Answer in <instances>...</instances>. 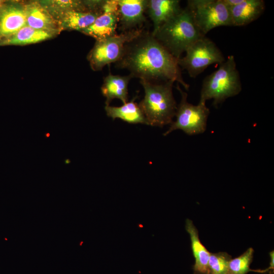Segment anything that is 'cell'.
Instances as JSON below:
<instances>
[{
  "label": "cell",
  "instance_id": "obj_9",
  "mask_svg": "<svg viewBox=\"0 0 274 274\" xmlns=\"http://www.w3.org/2000/svg\"><path fill=\"white\" fill-rule=\"evenodd\" d=\"M118 22V0H106L102 13L90 26L81 31L100 41L117 34Z\"/></svg>",
  "mask_w": 274,
  "mask_h": 274
},
{
  "label": "cell",
  "instance_id": "obj_8",
  "mask_svg": "<svg viewBox=\"0 0 274 274\" xmlns=\"http://www.w3.org/2000/svg\"><path fill=\"white\" fill-rule=\"evenodd\" d=\"M144 28L122 32L96 42L88 55L92 67L101 70L105 65L117 62L121 58L125 44L140 35Z\"/></svg>",
  "mask_w": 274,
  "mask_h": 274
},
{
  "label": "cell",
  "instance_id": "obj_6",
  "mask_svg": "<svg viewBox=\"0 0 274 274\" xmlns=\"http://www.w3.org/2000/svg\"><path fill=\"white\" fill-rule=\"evenodd\" d=\"M176 88L181 95L175 114L176 119L163 135L166 136L177 129H181L190 135L203 133L207 128L210 114L206 103L199 101L197 105H194L188 102L187 93L181 89L178 83Z\"/></svg>",
  "mask_w": 274,
  "mask_h": 274
},
{
  "label": "cell",
  "instance_id": "obj_20",
  "mask_svg": "<svg viewBox=\"0 0 274 274\" xmlns=\"http://www.w3.org/2000/svg\"><path fill=\"white\" fill-rule=\"evenodd\" d=\"M254 250L252 248L248 249L239 256L231 259L228 265V274H247L252 271L250 269L252 261Z\"/></svg>",
  "mask_w": 274,
  "mask_h": 274
},
{
  "label": "cell",
  "instance_id": "obj_23",
  "mask_svg": "<svg viewBox=\"0 0 274 274\" xmlns=\"http://www.w3.org/2000/svg\"><path fill=\"white\" fill-rule=\"evenodd\" d=\"M244 0H223V2L229 9L241 4Z\"/></svg>",
  "mask_w": 274,
  "mask_h": 274
},
{
  "label": "cell",
  "instance_id": "obj_19",
  "mask_svg": "<svg viewBox=\"0 0 274 274\" xmlns=\"http://www.w3.org/2000/svg\"><path fill=\"white\" fill-rule=\"evenodd\" d=\"M54 35L25 25L15 34L0 42V46L37 43L51 38Z\"/></svg>",
  "mask_w": 274,
  "mask_h": 274
},
{
  "label": "cell",
  "instance_id": "obj_5",
  "mask_svg": "<svg viewBox=\"0 0 274 274\" xmlns=\"http://www.w3.org/2000/svg\"><path fill=\"white\" fill-rule=\"evenodd\" d=\"M185 53L178 60V64L192 78H196L210 65L220 64L225 60L216 44L206 36L195 41Z\"/></svg>",
  "mask_w": 274,
  "mask_h": 274
},
{
  "label": "cell",
  "instance_id": "obj_13",
  "mask_svg": "<svg viewBox=\"0 0 274 274\" xmlns=\"http://www.w3.org/2000/svg\"><path fill=\"white\" fill-rule=\"evenodd\" d=\"M182 9L179 0H147L146 12L153 23L154 33L164 22Z\"/></svg>",
  "mask_w": 274,
  "mask_h": 274
},
{
  "label": "cell",
  "instance_id": "obj_1",
  "mask_svg": "<svg viewBox=\"0 0 274 274\" xmlns=\"http://www.w3.org/2000/svg\"><path fill=\"white\" fill-rule=\"evenodd\" d=\"M178 60L151 32L143 30L125 44L116 63L117 67L129 71L132 78L151 82H176L188 90L189 85L184 81Z\"/></svg>",
  "mask_w": 274,
  "mask_h": 274
},
{
  "label": "cell",
  "instance_id": "obj_3",
  "mask_svg": "<svg viewBox=\"0 0 274 274\" xmlns=\"http://www.w3.org/2000/svg\"><path fill=\"white\" fill-rule=\"evenodd\" d=\"M174 83L167 81L157 83L140 80L145 95L139 105L148 125L163 127L173 122L177 108L173 93Z\"/></svg>",
  "mask_w": 274,
  "mask_h": 274
},
{
  "label": "cell",
  "instance_id": "obj_2",
  "mask_svg": "<svg viewBox=\"0 0 274 274\" xmlns=\"http://www.w3.org/2000/svg\"><path fill=\"white\" fill-rule=\"evenodd\" d=\"M152 35L177 59L195 41L205 36L195 25L186 7Z\"/></svg>",
  "mask_w": 274,
  "mask_h": 274
},
{
  "label": "cell",
  "instance_id": "obj_12",
  "mask_svg": "<svg viewBox=\"0 0 274 274\" xmlns=\"http://www.w3.org/2000/svg\"><path fill=\"white\" fill-rule=\"evenodd\" d=\"M26 25L34 29L55 35L62 27L60 23L47 8L38 2L30 3L24 6Z\"/></svg>",
  "mask_w": 274,
  "mask_h": 274
},
{
  "label": "cell",
  "instance_id": "obj_21",
  "mask_svg": "<svg viewBox=\"0 0 274 274\" xmlns=\"http://www.w3.org/2000/svg\"><path fill=\"white\" fill-rule=\"evenodd\" d=\"M231 257L226 252L210 253L208 274H228V265Z\"/></svg>",
  "mask_w": 274,
  "mask_h": 274
},
{
  "label": "cell",
  "instance_id": "obj_17",
  "mask_svg": "<svg viewBox=\"0 0 274 274\" xmlns=\"http://www.w3.org/2000/svg\"><path fill=\"white\" fill-rule=\"evenodd\" d=\"M138 96L120 107L106 106L105 111L109 117L114 120L119 118L130 124L141 123L148 125L147 120L139 104L134 101Z\"/></svg>",
  "mask_w": 274,
  "mask_h": 274
},
{
  "label": "cell",
  "instance_id": "obj_16",
  "mask_svg": "<svg viewBox=\"0 0 274 274\" xmlns=\"http://www.w3.org/2000/svg\"><path fill=\"white\" fill-rule=\"evenodd\" d=\"M185 229L189 233L191 249L195 259L194 274H208V264L210 253L203 245L199 238L198 232L193 222L187 219Z\"/></svg>",
  "mask_w": 274,
  "mask_h": 274
},
{
  "label": "cell",
  "instance_id": "obj_22",
  "mask_svg": "<svg viewBox=\"0 0 274 274\" xmlns=\"http://www.w3.org/2000/svg\"><path fill=\"white\" fill-rule=\"evenodd\" d=\"M270 258V261L269 263V266L268 268L265 269V270H254L256 271L257 272H269L270 274H272V273H273V269H274V252L273 251H271L269 253Z\"/></svg>",
  "mask_w": 274,
  "mask_h": 274
},
{
  "label": "cell",
  "instance_id": "obj_7",
  "mask_svg": "<svg viewBox=\"0 0 274 274\" xmlns=\"http://www.w3.org/2000/svg\"><path fill=\"white\" fill-rule=\"evenodd\" d=\"M186 7L204 36L215 28L231 26L229 9L223 0H188Z\"/></svg>",
  "mask_w": 274,
  "mask_h": 274
},
{
  "label": "cell",
  "instance_id": "obj_14",
  "mask_svg": "<svg viewBox=\"0 0 274 274\" xmlns=\"http://www.w3.org/2000/svg\"><path fill=\"white\" fill-rule=\"evenodd\" d=\"M265 8L263 0H244L240 4L229 8L231 26H242L257 20Z\"/></svg>",
  "mask_w": 274,
  "mask_h": 274
},
{
  "label": "cell",
  "instance_id": "obj_10",
  "mask_svg": "<svg viewBox=\"0 0 274 274\" xmlns=\"http://www.w3.org/2000/svg\"><path fill=\"white\" fill-rule=\"evenodd\" d=\"M147 0H118V26L122 32L141 28L146 22Z\"/></svg>",
  "mask_w": 274,
  "mask_h": 274
},
{
  "label": "cell",
  "instance_id": "obj_15",
  "mask_svg": "<svg viewBox=\"0 0 274 274\" xmlns=\"http://www.w3.org/2000/svg\"><path fill=\"white\" fill-rule=\"evenodd\" d=\"M131 78L130 75L120 76L111 73L104 78L101 90L106 98V106L116 98L121 100L123 104L128 101V85Z\"/></svg>",
  "mask_w": 274,
  "mask_h": 274
},
{
  "label": "cell",
  "instance_id": "obj_24",
  "mask_svg": "<svg viewBox=\"0 0 274 274\" xmlns=\"http://www.w3.org/2000/svg\"><path fill=\"white\" fill-rule=\"evenodd\" d=\"M6 3L7 2L5 1L0 0V10L3 8V7L5 6Z\"/></svg>",
  "mask_w": 274,
  "mask_h": 274
},
{
  "label": "cell",
  "instance_id": "obj_18",
  "mask_svg": "<svg viewBox=\"0 0 274 274\" xmlns=\"http://www.w3.org/2000/svg\"><path fill=\"white\" fill-rule=\"evenodd\" d=\"M102 13L68 11L61 14L59 22L62 27L81 31L90 26Z\"/></svg>",
  "mask_w": 274,
  "mask_h": 274
},
{
  "label": "cell",
  "instance_id": "obj_4",
  "mask_svg": "<svg viewBox=\"0 0 274 274\" xmlns=\"http://www.w3.org/2000/svg\"><path fill=\"white\" fill-rule=\"evenodd\" d=\"M242 90L240 75L235 58L229 55L219 66L203 79L199 102L213 99L215 107L228 98L238 94Z\"/></svg>",
  "mask_w": 274,
  "mask_h": 274
},
{
  "label": "cell",
  "instance_id": "obj_11",
  "mask_svg": "<svg viewBox=\"0 0 274 274\" xmlns=\"http://www.w3.org/2000/svg\"><path fill=\"white\" fill-rule=\"evenodd\" d=\"M25 25L24 6L7 2L0 10V42L10 37Z\"/></svg>",
  "mask_w": 274,
  "mask_h": 274
}]
</instances>
